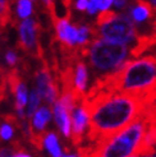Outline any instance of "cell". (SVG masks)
<instances>
[{"mask_svg":"<svg viewBox=\"0 0 156 157\" xmlns=\"http://www.w3.org/2000/svg\"><path fill=\"white\" fill-rule=\"evenodd\" d=\"M149 116L146 110L138 119L120 132L97 143H90L86 147H80L78 157H129L138 151L145 138Z\"/></svg>","mask_w":156,"mask_h":157,"instance_id":"3","label":"cell"},{"mask_svg":"<svg viewBox=\"0 0 156 157\" xmlns=\"http://www.w3.org/2000/svg\"><path fill=\"white\" fill-rule=\"evenodd\" d=\"M72 139L76 146H80L84 136H87L91 123V115L88 104L86 101V97L82 98L80 102L76 105V107L72 110Z\"/></svg>","mask_w":156,"mask_h":157,"instance_id":"7","label":"cell"},{"mask_svg":"<svg viewBox=\"0 0 156 157\" xmlns=\"http://www.w3.org/2000/svg\"><path fill=\"white\" fill-rule=\"evenodd\" d=\"M127 14L138 31L139 36L145 41H155V18L156 12L146 0H132L129 4Z\"/></svg>","mask_w":156,"mask_h":157,"instance_id":"6","label":"cell"},{"mask_svg":"<svg viewBox=\"0 0 156 157\" xmlns=\"http://www.w3.org/2000/svg\"><path fill=\"white\" fill-rule=\"evenodd\" d=\"M36 90L38 92V95L41 96L42 100H45L48 105H53L58 100L60 92L57 82L54 81L53 74L49 70V68H41L36 73Z\"/></svg>","mask_w":156,"mask_h":157,"instance_id":"10","label":"cell"},{"mask_svg":"<svg viewBox=\"0 0 156 157\" xmlns=\"http://www.w3.org/2000/svg\"><path fill=\"white\" fill-rule=\"evenodd\" d=\"M96 37L95 28L90 25H78V49L84 50Z\"/></svg>","mask_w":156,"mask_h":157,"instance_id":"15","label":"cell"},{"mask_svg":"<svg viewBox=\"0 0 156 157\" xmlns=\"http://www.w3.org/2000/svg\"><path fill=\"white\" fill-rule=\"evenodd\" d=\"M15 123V119L13 116H6L5 117V123L0 125V138L3 140H9L12 139L14 134V128L13 124Z\"/></svg>","mask_w":156,"mask_h":157,"instance_id":"19","label":"cell"},{"mask_svg":"<svg viewBox=\"0 0 156 157\" xmlns=\"http://www.w3.org/2000/svg\"><path fill=\"white\" fill-rule=\"evenodd\" d=\"M13 157H31L28 153H26L23 150H17L13 153Z\"/></svg>","mask_w":156,"mask_h":157,"instance_id":"25","label":"cell"},{"mask_svg":"<svg viewBox=\"0 0 156 157\" xmlns=\"http://www.w3.org/2000/svg\"><path fill=\"white\" fill-rule=\"evenodd\" d=\"M97 5H99L100 15L114 12L113 10L114 9V0H97Z\"/></svg>","mask_w":156,"mask_h":157,"instance_id":"20","label":"cell"},{"mask_svg":"<svg viewBox=\"0 0 156 157\" xmlns=\"http://www.w3.org/2000/svg\"><path fill=\"white\" fill-rule=\"evenodd\" d=\"M61 157H78V156H76V155H72V153H69V150H67V153H65L64 156H61Z\"/></svg>","mask_w":156,"mask_h":157,"instance_id":"28","label":"cell"},{"mask_svg":"<svg viewBox=\"0 0 156 157\" xmlns=\"http://www.w3.org/2000/svg\"><path fill=\"white\" fill-rule=\"evenodd\" d=\"M53 116L54 120H55L58 128L60 129L61 134H63L65 138H71L72 137V117L71 114L72 111L63 106L60 104V101H55L53 105Z\"/></svg>","mask_w":156,"mask_h":157,"instance_id":"13","label":"cell"},{"mask_svg":"<svg viewBox=\"0 0 156 157\" xmlns=\"http://www.w3.org/2000/svg\"><path fill=\"white\" fill-rule=\"evenodd\" d=\"M44 147L49 151L51 157H61V148L58 140V136L54 132H45L44 134Z\"/></svg>","mask_w":156,"mask_h":157,"instance_id":"16","label":"cell"},{"mask_svg":"<svg viewBox=\"0 0 156 157\" xmlns=\"http://www.w3.org/2000/svg\"><path fill=\"white\" fill-rule=\"evenodd\" d=\"M91 78V68L87 61H77L67 77L65 87H69L80 98H84L88 91Z\"/></svg>","mask_w":156,"mask_h":157,"instance_id":"8","label":"cell"},{"mask_svg":"<svg viewBox=\"0 0 156 157\" xmlns=\"http://www.w3.org/2000/svg\"><path fill=\"white\" fill-rule=\"evenodd\" d=\"M41 96L38 95V92L36 88H33L32 91L29 92V96H28V104H27V117L31 119V117L33 116V114L37 111V109L40 107V104H41Z\"/></svg>","mask_w":156,"mask_h":157,"instance_id":"18","label":"cell"},{"mask_svg":"<svg viewBox=\"0 0 156 157\" xmlns=\"http://www.w3.org/2000/svg\"><path fill=\"white\" fill-rule=\"evenodd\" d=\"M8 83H9V87L15 97V111H17L19 119L23 120L26 117L25 107L28 104V96H29L27 86L19 78V75L15 73V70H12L8 74Z\"/></svg>","mask_w":156,"mask_h":157,"instance_id":"12","label":"cell"},{"mask_svg":"<svg viewBox=\"0 0 156 157\" xmlns=\"http://www.w3.org/2000/svg\"><path fill=\"white\" fill-rule=\"evenodd\" d=\"M18 46L26 52H37L38 46V25L32 18L23 19L18 26Z\"/></svg>","mask_w":156,"mask_h":157,"instance_id":"9","label":"cell"},{"mask_svg":"<svg viewBox=\"0 0 156 157\" xmlns=\"http://www.w3.org/2000/svg\"><path fill=\"white\" fill-rule=\"evenodd\" d=\"M90 17H99L100 12H99V5H97V0H88L87 4V9H86Z\"/></svg>","mask_w":156,"mask_h":157,"instance_id":"21","label":"cell"},{"mask_svg":"<svg viewBox=\"0 0 156 157\" xmlns=\"http://www.w3.org/2000/svg\"><path fill=\"white\" fill-rule=\"evenodd\" d=\"M155 32H156V18H155Z\"/></svg>","mask_w":156,"mask_h":157,"instance_id":"30","label":"cell"},{"mask_svg":"<svg viewBox=\"0 0 156 157\" xmlns=\"http://www.w3.org/2000/svg\"><path fill=\"white\" fill-rule=\"evenodd\" d=\"M55 33L58 41L68 49H78V25L71 22L68 17L55 21Z\"/></svg>","mask_w":156,"mask_h":157,"instance_id":"11","label":"cell"},{"mask_svg":"<svg viewBox=\"0 0 156 157\" xmlns=\"http://www.w3.org/2000/svg\"><path fill=\"white\" fill-rule=\"evenodd\" d=\"M95 33L96 37L129 46L133 49L135 55L142 54L147 49V45L155 42L142 40L127 12H110L99 15L95 25Z\"/></svg>","mask_w":156,"mask_h":157,"instance_id":"5","label":"cell"},{"mask_svg":"<svg viewBox=\"0 0 156 157\" xmlns=\"http://www.w3.org/2000/svg\"><path fill=\"white\" fill-rule=\"evenodd\" d=\"M104 88L129 93L151 104L156 100V55L139 54L120 72L104 83Z\"/></svg>","mask_w":156,"mask_h":157,"instance_id":"2","label":"cell"},{"mask_svg":"<svg viewBox=\"0 0 156 157\" xmlns=\"http://www.w3.org/2000/svg\"><path fill=\"white\" fill-rule=\"evenodd\" d=\"M53 116V110L49 106H40L37 111L31 117L29 123V137L33 134H42L45 133L46 125L49 124Z\"/></svg>","mask_w":156,"mask_h":157,"instance_id":"14","label":"cell"},{"mask_svg":"<svg viewBox=\"0 0 156 157\" xmlns=\"http://www.w3.org/2000/svg\"><path fill=\"white\" fill-rule=\"evenodd\" d=\"M86 101L91 115L90 129L86 136L88 143H97L120 132L149 107L142 98L109 88L91 93Z\"/></svg>","mask_w":156,"mask_h":157,"instance_id":"1","label":"cell"},{"mask_svg":"<svg viewBox=\"0 0 156 157\" xmlns=\"http://www.w3.org/2000/svg\"><path fill=\"white\" fill-rule=\"evenodd\" d=\"M87 64L100 82L106 83L115 77L132 59L135 51L132 48L119 42L95 37L84 49Z\"/></svg>","mask_w":156,"mask_h":157,"instance_id":"4","label":"cell"},{"mask_svg":"<svg viewBox=\"0 0 156 157\" xmlns=\"http://www.w3.org/2000/svg\"><path fill=\"white\" fill-rule=\"evenodd\" d=\"M155 157H156V155H155Z\"/></svg>","mask_w":156,"mask_h":157,"instance_id":"31","label":"cell"},{"mask_svg":"<svg viewBox=\"0 0 156 157\" xmlns=\"http://www.w3.org/2000/svg\"><path fill=\"white\" fill-rule=\"evenodd\" d=\"M5 60H6V63H8L9 65L14 67V65L18 63V55L15 54L13 50H9V51L6 52V55H5Z\"/></svg>","mask_w":156,"mask_h":157,"instance_id":"23","label":"cell"},{"mask_svg":"<svg viewBox=\"0 0 156 157\" xmlns=\"http://www.w3.org/2000/svg\"><path fill=\"white\" fill-rule=\"evenodd\" d=\"M87 4H88V0H74V8L81 13H86Z\"/></svg>","mask_w":156,"mask_h":157,"instance_id":"24","label":"cell"},{"mask_svg":"<svg viewBox=\"0 0 156 157\" xmlns=\"http://www.w3.org/2000/svg\"><path fill=\"white\" fill-rule=\"evenodd\" d=\"M42 4L45 6H48L49 9H53V4H54V0H41Z\"/></svg>","mask_w":156,"mask_h":157,"instance_id":"26","label":"cell"},{"mask_svg":"<svg viewBox=\"0 0 156 157\" xmlns=\"http://www.w3.org/2000/svg\"><path fill=\"white\" fill-rule=\"evenodd\" d=\"M146 2L149 3V4L154 8V9H155V12H156V0H146Z\"/></svg>","mask_w":156,"mask_h":157,"instance_id":"27","label":"cell"},{"mask_svg":"<svg viewBox=\"0 0 156 157\" xmlns=\"http://www.w3.org/2000/svg\"><path fill=\"white\" fill-rule=\"evenodd\" d=\"M15 3V13L17 17L23 19L31 18L33 13V3L32 0H13Z\"/></svg>","mask_w":156,"mask_h":157,"instance_id":"17","label":"cell"},{"mask_svg":"<svg viewBox=\"0 0 156 157\" xmlns=\"http://www.w3.org/2000/svg\"><path fill=\"white\" fill-rule=\"evenodd\" d=\"M132 0H114V12H126Z\"/></svg>","mask_w":156,"mask_h":157,"instance_id":"22","label":"cell"},{"mask_svg":"<svg viewBox=\"0 0 156 157\" xmlns=\"http://www.w3.org/2000/svg\"><path fill=\"white\" fill-rule=\"evenodd\" d=\"M154 155H141V156H139V157H152Z\"/></svg>","mask_w":156,"mask_h":157,"instance_id":"29","label":"cell"}]
</instances>
